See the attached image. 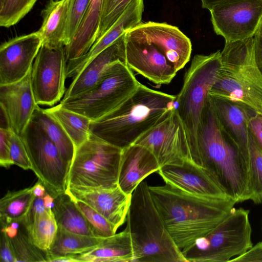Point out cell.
<instances>
[{
	"instance_id": "6da1fadb",
	"label": "cell",
	"mask_w": 262,
	"mask_h": 262,
	"mask_svg": "<svg viewBox=\"0 0 262 262\" xmlns=\"http://www.w3.org/2000/svg\"><path fill=\"white\" fill-rule=\"evenodd\" d=\"M149 190L170 235L182 251L213 230L237 203L231 198L194 195L167 183L149 186Z\"/></svg>"
},
{
	"instance_id": "7a4b0ae2",
	"label": "cell",
	"mask_w": 262,
	"mask_h": 262,
	"mask_svg": "<svg viewBox=\"0 0 262 262\" xmlns=\"http://www.w3.org/2000/svg\"><path fill=\"white\" fill-rule=\"evenodd\" d=\"M198 145L202 166L227 196L236 203L249 200V160L223 129L209 95L198 132Z\"/></svg>"
},
{
	"instance_id": "3957f363",
	"label": "cell",
	"mask_w": 262,
	"mask_h": 262,
	"mask_svg": "<svg viewBox=\"0 0 262 262\" xmlns=\"http://www.w3.org/2000/svg\"><path fill=\"white\" fill-rule=\"evenodd\" d=\"M176 96L139 83L136 90L116 108L95 121L90 133L122 149L133 145L175 106Z\"/></svg>"
},
{
	"instance_id": "277c9868",
	"label": "cell",
	"mask_w": 262,
	"mask_h": 262,
	"mask_svg": "<svg viewBox=\"0 0 262 262\" xmlns=\"http://www.w3.org/2000/svg\"><path fill=\"white\" fill-rule=\"evenodd\" d=\"M126 229L132 238L133 262H187L170 235L146 181L132 194Z\"/></svg>"
},
{
	"instance_id": "5b68a950",
	"label": "cell",
	"mask_w": 262,
	"mask_h": 262,
	"mask_svg": "<svg viewBox=\"0 0 262 262\" xmlns=\"http://www.w3.org/2000/svg\"><path fill=\"white\" fill-rule=\"evenodd\" d=\"M254 45V36L225 41L220 70L209 94L240 103L262 115V73Z\"/></svg>"
},
{
	"instance_id": "8992f818",
	"label": "cell",
	"mask_w": 262,
	"mask_h": 262,
	"mask_svg": "<svg viewBox=\"0 0 262 262\" xmlns=\"http://www.w3.org/2000/svg\"><path fill=\"white\" fill-rule=\"evenodd\" d=\"M126 64L156 84L169 83L177 71L167 59L168 31L162 23H141L124 34Z\"/></svg>"
},
{
	"instance_id": "52a82bcc",
	"label": "cell",
	"mask_w": 262,
	"mask_h": 262,
	"mask_svg": "<svg viewBox=\"0 0 262 262\" xmlns=\"http://www.w3.org/2000/svg\"><path fill=\"white\" fill-rule=\"evenodd\" d=\"M221 66L220 50L209 55H196L186 72L182 88L176 95L175 108L181 119L197 164L202 166L198 132L210 91Z\"/></svg>"
},
{
	"instance_id": "ba28073f",
	"label": "cell",
	"mask_w": 262,
	"mask_h": 262,
	"mask_svg": "<svg viewBox=\"0 0 262 262\" xmlns=\"http://www.w3.org/2000/svg\"><path fill=\"white\" fill-rule=\"evenodd\" d=\"M140 82L132 70L121 61L111 64L90 89L66 99L61 106L82 115L92 121L110 113L125 101Z\"/></svg>"
},
{
	"instance_id": "9c48e42d",
	"label": "cell",
	"mask_w": 262,
	"mask_h": 262,
	"mask_svg": "<svg viewBox=\"0 0 262 262\" xmlns=\"http://www.w3.org/2000/svg\"><path fill=\"white\" fill-rule=\"evenodd\" d=\"M249 210L232 209L207 234L182 252L187 262H226L252 246Z\"/></svg>"
},
{
	"instance_id": "30bf717a",
	"label": "cell",
	"mask_w": 262,
	"mask_h": 262,
	"mask_svg": "<svg viewBox=\"0 0 262 262\" xmlns=\"http://www.w3.org/2000/svg\"><path fill=\"white\" fill-rule=\"evenodd\" d=\"M122 149L90 135L76 148L67 188H109L118 185Z\"/></svg>"
},
{
	"instance_id": "8fae6325",
	"label": "cell",
	"mask_w": 262,
	"mask_h": 262,
	"mask_svg": "<svg viewBox=\"0 0 262 262\" xmlns=\"http://www.w3.org/2000/svg\"><path fill=\"white\" fill-rule=\"evenodd\" d=\"M31 168L53 197L67 189L69 165L42 127L32 118L20 135Z\"/></svg>"
},
{
	"instance_id": "7c38bea8",
	"label": "cell",
	"mask_w": 262,
	"mask_h": 262,
	"mask_svg": "<svg viewBox=\"0 0 262 262\" xmlns=\"http://www.w3.org/2000/svg\"><path fill=\"white\" fill-rule=\"evenodd\" d=\"M134 144L144 146L151 151L161 167L181 165L186 162L199 165L175 106Z\"/></svg>"
},
{
	"instance_id": "4fadbf2b",
	"label": "cell",
	"mask_w": 262,
	"mask_h": 262,
	"mask_svg": "<svg viewBox=\"0 0 262 262\" xmlns=\"http://www.w3.org/2000/svg\"><path fill=\"white\" fill-rule=\"evenodd\" d=\"M67 62L65 46L41 45L31 73L32 90L38 105L52 106L64 95Z\"/></svg>"
},
{
	"instance_id": "5bb4252c",
	"label": "cell",
	"mask_w": 262,
	"mask_h": 262,
	"mask_svg": "<svg viewBox=\"0 0 262 262\" xmlns=\"http://www.w3.org/2000/svg\"><path fill=\"white\" fill-rule=\"evenodd\" d=\"M214 32L225 41L254 36L262 19V0H239L210 10Z\"/></svg>"
},
{
	"instance_id": "9a60e30c",
	"label": "cell",
	"mask_w": 262,
	"mask_h": 262,
	"mask_svg": "<svg viewBox=\"0 0 262 262\" xmlns=\"http://www.w3.org/2000/svg\"><path fill=\"white\" fill-rule=\"evenodd\" d=\"M38 32L13 38L0 47V85L17 82L31 71L42 45Z\"/></svg>"
},
{
	"instance_id": "2e32d148",
	"label": "cell",
	"mask_w": 262,
	"mask_h": 262,
	"mask_svg": "<svg viewBox=\"0 0 262 262\" xmlns=\"http://www.w3.org/2000/svg\"><path fill=\"white\" fill-rule=\"evenodd\" d=\"M157 172L165 183L188 193L214 198H230L206 169L194 163L165 165Z\"/></svg>"
},
{
	"instance_id": "e0dca14e",
	"label": "cell",
	"mask_w": 262,
	"mask_h": 262,
	"mask_svg": "<svg viewBox=\"0 0 262 262\" xmlns=\"http://www.w3.org/2000/svg\"><path fill=\"white\" fill-rule=\"evenodd\" d=\"M66 192L100 213L116 230L126 220L132 194L125 193L119 186L109 188H68Z\"/></svg>"
},
{
	"instance_id": "ac0fdd59",
	"label": "cell",
	"mask_w": 262,
	"mask_h": 262,
	"mask_svg": "<svg viewBox=\"0 0 262 262\" xmlns=\"http://www.w3.org/2000/svg\"><path fill=\"white\" fill-rule=\"evenodd\" d=\"M31 73V70L17 82L0 85V106L8 115L11 130L19 136L28 125L38 106L32 90Z\"/></svg>"
},
{
	"instance_id": "d6986e66",
	"label": "cell",
	"mask_w": 262,
	"mask_h": 262,
	"mask_svg": "<svg viewBox=\"0 0 262 262\" xmlns=\"http://www.w3.org/2000/svg\"><path fill=\"white\" fill-rule=\"evenodd\" d=\"M144 11L143 0H133L112 25L83 56L67 62V78L75 77L95 56L101 52L125 32L142 23Z\"/></svg>"
},
{
	"instance_id": "ffe728a7",
	"label": "cell",
	"mask_w": 262,
	"mask_h": 262,
	"mask_svg": "<svg viewBox=\"0 0 262 262\" xmlns=\"http://www.w3.org/2000/svg\"><path fill=\"white\" fill-rule=\"evenodd\" d=\"M160 168L156 158L148 149L132 145L122 149L118 185L125 193L132 194L145 178Z\"/></svg>"
},
{
	"instance_id": "44dd1931",
	"label": "cell",
	"mask_w": 262,
	"mask_h": 262,
	"mask_svg": "<svg viewBox=\"0 0 262 262\" xmlns=\"http://www.w3.org/2000/svg\"><path fill=\"white\" fill-rule=\"evenodd\" d=\"M209 99L223 129L249 160L248 123L254 111L240 103L210 94Z\"/></svg>"
},
{
	"instance_id": "7402d4cb",
	"label": "cell",
	"mask_w": 262,
	"mask_h": 262,
	"mask_svg": "<svg viewBox=\"0 0 262 262\" xmlns=\"http://www.w3.org/2000/svg\"><path fill=\"white\" fill-rule=\"evenodd\" d=\"M124 34L92 58L73 78L63 99L78 95L90 89L112 63L121 61L126 64Z\"/></svg>"
},
{
	"instance_id": "603a6c76",
	"label": "cell",
	"mask_w": 262,
	"mask_h": 262,
	"mask_svg": "<svg viewBox=\"0 0 262 262\" xmlns=\"http://www.w3.org/2000/svg\"><path fill=\"white\" fill-rule=\"evenodd\" d=\"M105 0H90L85 15L72 41L65 47L67 61L84 55L97 40Z\"/></svg>"
},
{
	"instance_id": "cb8c5ba5",
	"label": "cell",
	"mask_w": 262,
	"mask_h": 262,
	"mask_svg": "<svg viewBox=\"0 0 262 262\" xmlns=\"http://www.w3.org/2000/svg\"><path fill=\"white\" fill-rule=\"evenodd\" d=\"M80 261L133 262L134 250L130 235L125 228L122 231L104 237L94 249L78 255Z\"/></svg>"
},
{
	"instance_id": "d4e9b609",
	"label": "cell",
	"mask_w": 262,
	"mask_h": 262,
	"mask_svg": "<svg viewBox=\"0 0 262 262\" xmlns=\"http://www.w3.org/2000/svg\"><path fill=\"white\" fill-rule=\"evenodd\" d=\"M69 0L51 1L42 12V23L38 31L42 45L65 46Z\"/></svg>"
},
{
	"instance_id": "484cf974",
	"label": "cell",
	"mask_w": 262,
	"mask_h": 262,
	"mask_svg": "<svg viewBox=\"0 0 262 262\" xmlns=\"http://www.w3.org/2000/svg\"><path fill=\"white\" fill-rule=\"evenodd\" d=\"M104 237H98L70 231L61 226L50 248L46 252V261L54 258L80 255L95 248Z\"/></svg>"
},
{
	"instance_id": "4316f807",
	"label": "cell",
	"mask_w": 262,
	"mask_h": 262,
	"mask_svg": "<svg viewBox=\"0 0 262 262\" xmlns=\"http://www.w3.org/2000/svg\"><path fill=\"white\" fill-rule=\"evenodd\" d=\"M52 210L58 225L72 232L95 236L84 215L66 191L54 197Z\"/></svg>"
},
{
	"instance_id": "83f0119b",
	"label": "cell",
	"mask_w": 262,
	"mask_h": 262,
	"mask_svg": "<svg viewBox=\"0 0 262 262\" xmlns=\"http://www.w3.org/2000/svg\"><path fill=\"white\" fill-rule=\"evenodd\" d=\"M32 118L43 129L55 144L63 161L69 165L72 163L76 147L59 122L51 114L38 106Z\"/></svg>"
},
{
	"instance_id": "f1b7e54d",
	"label": "cell",
	"mask_w": 262,
	"mask_h": 262,
	"mask_svg": "<svg viewBox=\"0 0 262 262\" xmlns=\"http://www.w3.org/2000/svg\"><path fill=\"white\" fill-rule=\"evenodd\" d=\"M35 198L31 187L8 191L0 200L1 226L14 222L21 224Z\"/></svg>"
},
{
	"instance_id": "f546056e",
	"label": "cell",
	"mask_w": 262,
	"mask_h": 262,
	"mask_svg": "<svg viewBox=\"0 0 262 262\" xmlns=\"http://www.w3.org/2000/svg\"><path fill=\"white\" fill-rule=\"evenodd\" d=\"M45 110L61 125L76 148L89 139L91 122L89 118L64 108L60 104Z\"/></svg>"
},
{
	"instance_id": "4dcf8cb0",
	"label": "cell",
	"mask_w": 262,
	"mask_h": 262,
	"mask_svg": "<svg viewBox=\"0 0 262 262\" xmlns=\"http://www.w3.org/2000/svg\"><path fill=\"white\" fill-rule=\"evenodd\" d=\"M58 224L52 209H46L37 214L30 225L25 228L31 242L41 251L46 252L51 247L56 235Z\"/></svg>"
},
{
	"instance_id": "1f68e13d",
	"label": "cell",
	"mask_w": 262,
	"mask_h": 262,
	"mask_svg": "<svg viewBox=\"0 0 262 262\" xmlns=\"http://www.w3.org/2000/svg\"><path fill=\"white\" fill-rule=\"evenodd\" d=\"M249 164L250 168V200L255 204L262 203V153L249 134Z\"/></svg>"
},
{
	"instance_id": "d6a6232c",
	"label": "cell",
	"mask_w": 262,
	"mask_h": 262,
	"mask_svg": "<svg viewBox=\"0 0 262 262\" xmlns=\"http://www.w3.org/2000/svg\"><path fill=\"white\" fill-rule=\"evenodd\" d=\"M73 200L89 223L95 236L106 237L116 233L115 227L100 213L83 202Z\"/></svg>"
},
{
	"instance_id": "836d02e7",
	"label": "cell",
	"mask_w": 262,
	"mask_h": 262,
	"mask_svg": "<svg viewBox=\"0 0 262 262\" xmlns=\"http://www.w3.org/2000/svg\"><path fill=\"white\" fill-rule=\"evenodd\" d=\"M37 0H5L0 8V25L9 28L19 22L31 10Z\"/></svg>"
},
{
	"instance_id": "e575fe53",
	"label": "cell",
	"mask_w": 262,
	"mask_h": 262,
	"mask_svg": "<svg viewBox=\"0 0 262 262\" xmlns=\"http://www.w3.org/2000/svg\"><path fill=\"white\" fill-rule=\"evenodd\" d=\"M16 257V262L46 261L40 250L34 246L27 234L19 229L16 236L11 238Z\"/></svg>"
},
{
	"instance_id": "d590c367",
	"label": "cell",
	"mask_w": 262,
	"mask_h": 262,
	"mask_svg": "<svg viewBox=\"0 0 262 262\" xmlns=\"http://www.w3.org/2000/svg\"><path fill=\"white\" fill-rule=\"evenodd\" d=\"M90 0H69L67 21L64 37L65 47L75 35L85 15Z\"/></svg>"
},
{
	"instance_id": "8d00e7d4",
	"label": "cell",
	"mask_w": 262,
	"mask_h": 262,
	"mask_svg": "<svg viewBox=\"0 0 262 262\" xmlns=\"http://www.w3.org/2000/svg\"><path fill=\"white\" fill-rule=\"evenodd\" d=\"M132 1L105 0L97 40L101 37L112 26Z\"/></svg>"
},
{
	"instance_id": "74e56055",
	"label": "cell",
	"mask_w": 262,
	"mask_h": 262,
	"mask_svg": "<svg viewBox=\"0 0 262 262\" xmlns=\"http://www.w3.org/2000/svg\"><path fill=\"white\" fill-rule=\"evenodd\" d=\"M10 155L13 164L24 170L31 169V165L25 144L20 137L11 130Z\"/></svg>"
},
{
	"instance_id": "f35d334b",
	"label": "cell",
	"mask_w": 262,
	"mask_h": 262,
	"mask_svg": "<svg viewBox=\"0 0 262 262\" xmlns=\"http://www.w3.org/2000/svg\"><path fill=\"white\" fill-rule=\"evenodd\" d=\"M248 128L250 135L262 153V115L253 112L248 120Z\"/></svg>"
},
{
	"instance_id": "ab89813d",
	"label": "cell",
	"mask_w": 262,
	"mask_h": 262,
	"mask_svg": "<svg viewBox=\"0 0 262 262\" xmlns=\"http://www.w3.org/2000/svg\"><path fill=\"white\" fill-rule=\"evenodd\" d=\"M10 131L0 128V165L6 168L13 165L10 155Z\"/></svg>"
},
{
	"instance_id": "60d3db41",
	"label": "cell",
	"mask_w": 262,
	"mask_h": 262,
	"mask_svg": "<svg viewBox=\"0 0 262 262\" xmlns=\"http://www.w3.org/2000/svg\"><path fill=\"white\" fill-rule=\"evenodd\" d=\"M0 259L1 262H16V257L11 239L2 231H1L0 240Z\"/></svg>"
},
{
	"instance_id": "b9f144b4",
	"label": "cell",
	"mask_w": 262,
	"mask_h": 262,
	"mask_svg": "<svg viewBox=\"0 0 262 262\" xmlns=\"http://www.w3.org/2000/svg\"><path fill=\"white\" fill-rule=\"evenodd\" d=\"M230 262H262V242L252 246L243 254L237 256Z\"/></svg>"
},
{
	"instance_id": "7bdbcfd3",
	"label": "cell",
	"mask_w": 262,
	"mask_h": 262,
	"mask_svg": "<svg viewBox=\"0 0 262 262\" xmlns=\"http://www.w3.org/2000/svg\"><path fill=\"white\" fill-rule=\"evenodd\" d=\"M46 209L45 206L43 197H35L21 224L25 228L28 227L32 223L35 215L45 211Z\"/></svg>"
},
{
	"instance_id": "ee69618b",
	"label": "cell",
	"mask_w": 262,
	"mask_h": 262,
	"mask_svg": "<svg viewBox=\"0 0 262 262\" xmlns=\"http://www.w3.org/2000/svg\"><path fill=\"white\" fill-rule=\"evenodd\" d=\"M254 52L255 60L262 73V37L255 35Z\"/></svg>"
},
{
	"instance_id": "f6af8a7d",
	"label": "cell",
	"mask_w": 262,
	"mask_h": 262,
	"mask_svg": "<svg viewBox=\"0 0 262 262\" xmlns=\"http://www.w3.org/2000/svg\"><path fill=\"white\" fill-rule=\"evenodd\" d=\"M237 1L239 0H201L202 7L209 11L217 5Z\"/></svg>"
},
{
	"instance_id": "bcb514c9",
	"label": "cell",
	"mask_w": 262,
	"mask_h": 262,
	"mask_svg": "<svg viewBox=\"0 0 262 262\" xmlns=\"http://www.w3.org/2000/svg\"><path fill=\"white\" fill-rule=\"evenodd\" d=\"M31 187L32 191L35 197L42 198L47 192L45 186L39 180Z\"/></svg>"
},
{
	"instance_id": "7dc6e473",
	"label": "cell",
	"mask_w": 262,
	"mask_h": 262,
	"mask_svg": "<svg viewBox=\"0 0 262 262\" xmlns=\"http://www.w3.org/2000/svg\"><path fill=\"white\" fill-rule=\"evenodd\" d=\"M0 128L11 130L10 124L8 115L4 109L1 106Z\"/></svg>"
},
{
	"instance_id": "c3c4849f",
	"label": "cell",
	"mask_w": 262,
	"mask_h": 262,
	"mask_svg": "<svg viewBox=\"0 0 262 262\" xmlns=\"http://www.w3.org/2000/svg\"><path fill=\"white\" fill-rule=\"evenodd\" d=\"M43 199L46 208L52 209L54 205V198L47 191Z\"/></svg>"
},
{
	"instance_id": "681fc988",
	"label": "cell",
	"mask_w": 262,
	"mask_h": 262,
	"mask_svg": "<svg viewBox=\"0 0 262 262\" xmlns=\"http://www.w3.org/2000/svg\"><path fill=\"white\" fill-rule=\"evenodd\" d=\"M255 35L262 37V19L261 20L259 28Z\"/></svg>"
},
{
	"instance_id": "f907efd6",
	"label": "cell",
	"mask_w": 262,
	"mask_h": 262,
	"mask_svg": "<svg viewBox=\"0 0 262 262\" xmlns=\"http://www.w3.org/2000/svg\"><path fill=\"white\" fill-rule=\"evenodd\" d=\"M261 230H262V223H261Z\"/></svg>"
}]
</instances>
